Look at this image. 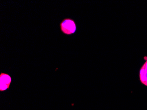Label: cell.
<instances>
[{
    "label": "cell",
    "mask_w": 147,
    "mask_h": 110,
    "mask_svg": "<svg viewBox=\"0 0 147 110\" xmlns=\"http://www.w3.org/2000/svg\"><path fill=\"white\" fill-rule=\"evenodd\" d=\"M59 26L61 32L66 35H71L76 31V22L71 18H65L59 24Z\"/></svg>",
    "instance_id": "1"
},
{
    "label": "cell",
    "mask_w": 147,
    "mask_h": 110,
    "mask_svg": "<svg viewBox=\"0 0 147 110\" xmlns=\"http://www.w3.org/2000/svg\"><path fill=\"white\" fill-rule=\"evenodd\" d=\"M11 82V78L9 74L1 73L0 74V91L9 89Z\"/></svg>",
    "instance_id": "2"
},
{
    "label": "cell",
    "mask_w": 147,
    "mask_h": 110,
    "mask_svg": "<svg viewBox=\"0 0 147 110\" xmlns=\"http://www.w3.org/2000/svg\"><path fill=\"white\" fill-rule=\"evenodd\" d=\"M144 59L145 62L139 71V79L141 83L144 86H147V57H144Z\"/></svg>",
    "instance_id": "3"
}]
</instances>
